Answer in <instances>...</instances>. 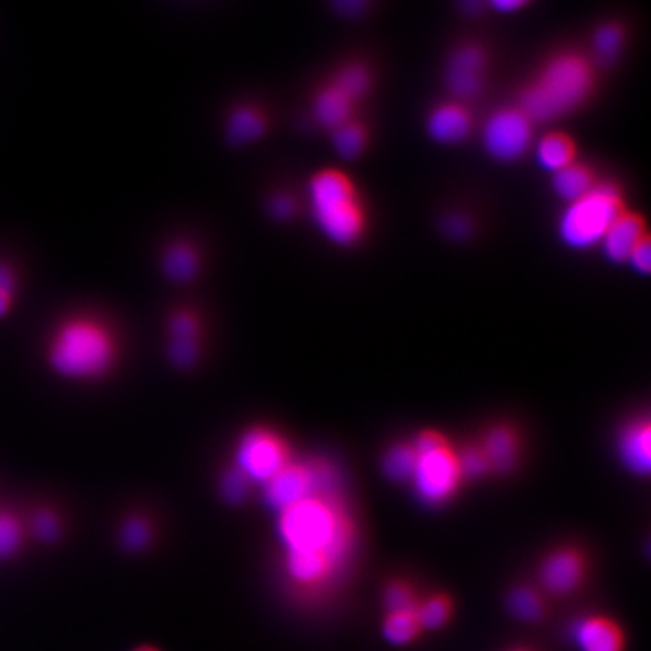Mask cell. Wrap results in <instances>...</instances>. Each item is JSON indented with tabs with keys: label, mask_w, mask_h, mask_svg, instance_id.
Returning <instances> with one entry per match:
<instances>
[{
	"label": "cell",
	"mask_w": 651,
	"mask_h": 651,
	"mask_svg": "<svg viewBox=\"0 0 651 651\" xmlns=\"http://www.w3.org/2000/svg\"><path fill=\"white\" fill-rule=\"evenodd\" d=\"M627 261L630 263L632 269L638 271L639 275H649L651 266V245L650 239L646 237L635 246L632 253H630Z\"/></svg>",
	"instance_id": "39"
},
{
	"label": "cell",
	"mask_w": 651,
	"mask_h": 651,
	"mask_svg": "<svg viewBox=\"0 0 651 651\" xmlns=\"http://www.w3.org/2000/svg\"><path fill=\"white\" fill-rule=\"evenodd\" d=\"M485 51L474 44L458 47L451 56L446 68V85L461 100L477 97L483 88L485 74Z\"/></svg>",
	"instance_id": "13"
},
{
	"label": "cell",
	"mask_w": 651,
	"mask_h": 651,
	"mask_svg": "<svg viewBox=\"0 0 651 651\" xmlns=\"http://www.w3.org/2000/svg\"><path fill=\"white\" fill-rule=\"evenodd\" d=\"M594 186H596L594 175L589 167L578 165L574 162L554 174L553 187L555 194L569 204L584 197Z\"/></svg>",
	"instance_id": "25"
},
{
	"label": "cell",
	"mask_w": 651,
	"mask_h": 651,
	"mask_svg": "<svg viewBox=\"0 0 651 651\" xmlns=\"http://www.w3.org/2000/svg\"><path fill=\"white\" fill-rule=\"evenodd\" d=\"M314 119L323 129L330 131L350 123L353 103L345 97L337 88L333 85L323 88L314 97Z\"/></svg>",
	"instance_id": "19"
},
{
	"label": "cell",
	"mask_w": 651,
	"mask_h": 651,
	"mask_svg": "<svg viewBox=\"0 0 651 651\" xmlns=\"http://www.w3.org/2000/svg\"><path fill=\"white\" fill-rule=\"evenodd\" d=\"M455 605L453 597L446 593H433L421 597L418 603L417 617L425 632H438L445 629L453 620Z\"/></svg>",
	"instance_id": "24"
},
{
	"label": "cell",
	"mask_w": 651,
	"mask_h": 651,
	"mask_svg": "<svg viewBox=\"0 0 651 651\" xmlns=\"http://www.w3.org/2000/svg\"><path fill=\"white\" fill-rule=\"evenodd\" d=\"M291 451L286 439L266 427L246 431L235 449L234 466L239 467L253 485L265 486L290 463Z\"/></svg>",
	"instance_id": "7"
},
{
	"label": "cell",
	"mask_w": 651,
	"mask_h": 651,
	"mask_svg": "<svg viewBox=\"0 0 651 651\" xmlns=\"http://www.w3.org/2000/svg\"><path fill=\"white\" fill-rule=\"evenodd\" d=\"M625 35L620 27L615 25H603L594 34V50L601 59H614L621 50Z\"/></svg>",
	"instance_id": "36"
},
{
	"label": "cell",
	"mask_w": 651,
	"mask_h": 651,
	"mask_svg": "<svg viewBox=\"0 0 651 651\" xmlns=\"http://www.w3.org/2000/svg\"><path fill=\"white\" fill-rule=\"evenodd\" d=\"M32 535L43 545H54L62 537V519L55 510L38 509L31 519L30 526Z\"/></svg>",
	"instance_id": "32"
},
{
	"label": "cell",
	"mask_w": 651,
	"mask_h": 651,
	"mask_svg": "<svg viewBox=\"0 0 651 651\" xmlns=\"http://www.w3.org/2000/svg\"><path fill=\"white\" fill-rule=\"evenodd\" d=\"M507 611L519 621L540 623L549 614L547 596L537 586L518 585L507 594Z\"/></svg>",
	"instance_id": "20"
},
{
	"label": "cell",
	"mask_w": 651,
	"mask_h": 651,
	"mask_svg": "<svg viewBox=\"0 0 651 651\" xmlns=\"http://www.w3.org/2000/svg\"><path fill=\"white\" fill-rule=\"evenodd\" d=\"M13 305L14 295L0 290V319L5 318L11 313Z\"/></svg>",
	"instance_id": "44"
},
{
	"label": "cell",
	"mask_w": 651,
	"mask_h": 651,
	"mask_svg": "<svg viewBox=\"0 0 651 651\" xmlns=\"http://www.w3.org/2000/svg\"><path fill=\"white\" fill-rule=\"evenodd\" d=\"M623 213L625 209L620 190L614 185H596L562 211L559 235L572 249H590L601 245L611 225Z\"/></svg>",
	"instance_id": "5"
},
{
	"label": "cell",
	"mask_w": 651,
	"mask_h": 651,
	"mask_svg": "<svg viewBox=\"0 0 651 651\" xmlns=\"http://www.w3.org/2000/svg\"><path fill=\"white\" fill-rule=\"evenodd\" d=\"M574 143L569 136L550 133L545 136L535 148V159L547 173H558L574 162Z\"/></svg>",
	"instance_id": "21"
},
{
	"label": "cell",
	"mask_w": 651,
	"mask_h": 651,
	"mask_svg": "<svg viewBox=\"0 0 651 651\" xmlns=\"http://www.w3.org/2000/svg\"><path fill=\"white\" fill-rule=\"evenodd\" d=\"M278 538L291 585L313 596L333 585L345 570L357 528L335 487L279 513Z\"/></svg>",
	"instance_id": "1"
},
{
	"label": "cell",
	"mask_w": 651,
	"mask_h": 651,
	"mask_svg": "<svg viewBox=\"0 0 651 651\" xmlns=\"http://www.w3.org/2000/svg\"><path fill=\"white\" fill-rule=\"evenodd\" d=\"M443 231L454 240H465L473 231V223L463 214H450L443 222Z\"/></svg>",
	"instance_id": "40"
},
{
	"label": "cell",
	"mask_w": 651,
	"mask_h": 651,
	"mask_svg": "<svg viewBox=\"0 0 651 651\" xmlns=\"http://www.w3.org/2000/svg\"><path fill=\"white\" fill-rule=\"evenodd\" d=\"M118 338L105 319L75 314L62 319L47 345V363L68 381H95L114 369Z\"/></svg>",
	"instance_id": "2"
},
{
	"label": "cell",
	"mask_w": 651,
	"mask_h": 651,
	"mask_svg": "<svg viewBox=\"0 0 651 651\" xmlns=\"http://www.w3.org/2000/svg\"><path fill=\"white\" fill-rule=\"evenodd\" d=\"M473 129V119L465 107L449 103L438 106L427 119V130L434 141L454 146L463 142Z\"/></svg>",
	"instance_id": "18"
},
{
	"label": "cell",
	"mask_w": 651,
	"mask_h": 651,
	"mask_svg": "<svg viewBox=\"0 0 651 651\" xmlns=\"http://www.w3.org/2000/svg\"><path fill=\"white\" fill-rule=\"evenodd\" d=\"M410 442H412L417 454L430 453V451L442 449V446L449 445V443H451L450 439L446 438L445 434L434 429L419 431L414 441Z\"/></svg>",
	"instance_id": "38"
},
{
	"label": "cell",
	"mask_w": 651,
	"mask_h": 651,
	"mask_svg": "<svg viewBox=\"0 0 651 651\" xmlns=\"http://www.w3.org/2000/svg\"><path fill=\"white\" fill-rule=\"evenodd\" d=\"M383 639L394 647H409L422 637L425 630L417 617V611L385 613L381 625Z\"/></svg>",
	"instance_id": "22"
},
{
	"label": "cell",
	"mask_w": 651,
	"mask_h": 651,
	"mask_svg": "<svg viewBox=\"0 0 651 651\" xmlns=\"http://www.w3.org/2000/svg\"><path fill=\"white\" fill-rule=\"evenodd\" d=\"M369 2H361V0H346V2H335L333 8L335 13L346 19H358L362 18L363 14L369 10Z\"/></svg>",
	"instance_id": "41"
},
{
	"label": "cell",
	"mask_w": 651,
	"mask_h": 651,
	"mask_svg": "<svg viewBox=\"0 0 651 651\" xmlns=\"http://www.w3.org/2000/svg\"><path fill=\"white\" fill-rule=\"evenodd\" d=\"M119 542L127 553H142L153 542V526L146 518H129L123 523Z\"/></svg>",
	"instance_id": "31"
},
{
	"label": "cell",
	"mask_w": 651,
	"mask_h": 651,
	"mask_svg": "<svg viewBox=\"0 0 651 651\" xmlns=\"http://www.w3.org/2000/svg\"><path fill=\"white\" fill-rule=\"evenodd\" d=\"M421 597L412 582L406 581V579H391L383 589V608H385V613L417 611Z\"/></svg>",
	"instance_id": "27"
},
{
	"label": "cell",
	"mask_w": 651,
	"mask_h": 651,
	"mask_svg": "<svg viewBox=\"0 0 651 651\" xmlns=\"http://www.w3.org/2000/svg\"><path fill=\"white\" fill-rule=\"evenodd\" d=\"M533 143V123L521 109H502L487 119L483 146L499 162H514Z\"/></svg>",
	"instance_id": "10"
},
{
	"label": "cell",
	"mask_w": 651,
	"mask_h": 651,
	"mask_svg": "<svg viewBox=\"0 0 651 651\" xmlns=\"http://www.w3.org/2000/svg\"><path fill=\"white\" fill-rule=\"evenodd\" d=\"M307 201L315 226L327 242L353 246L365 231V211L349 175L322 170L307 183Z\"/></svg>",
	"instance_id": "3"
},
{
	"label": "cell",
	"mask_w": 651,
	"mask_h": 651,
	"mask_svg": "<svg viewBox=\"0 0 651 651\" xmlns=\"http://www.w3.org/2000/svg\"><path fill=\"white\" fill-rule=\"evenodd\" d=\"M298 199L287 191H277L267 199V216L275 222H290L298 214Z\"/></svg>",
	"instance_id": "37"
},
{
	"label": "cell",
	"mask_w": 651,
	"mask_h": 651,
	"mask_svg": "<svg viewBox=\"0 0 651 651\" xmlns=\"http://www.w3.org/2000/svg\"><path fill=\"white\" fill-rule=\"evenodd\" d=\"M457 457L465 481L466 479H481L492 475L489 462H487L485 453L479 449L477 441L457 446Z\"/></svg>",
	"instance_id": "33"
},
{
	"label": "cell",
	"mask_w": 651,
	"mask_h": 651,
	"mask_svg": "<svg viewBox=\"0 0 651 651\" xmlns=\"http://www.w3.org/2000/svg\"><path fill=\"white\" fill-rule=\"evenodd\" d=\"M618 455L629 473L642 477L651 467L650 419L637 418L623 429L618 438Z\"/></svg>",
	"instance_id": "16"
},
{
	"label": "cell",
	"mask_w": 651,
	"mask_h": 651,
	"mask_svg": "<svg viewBox=\"0 0 651 651\" xmlns=\"http://www.w3.org/2000/svg\"><path fill=\"white\" fill-rule=\"evenodd\" d=\"M590 63L577 54L555 56L521 98V111L531 123L554 121L574 109L591 93Z\"/></svg>",
	"instance_id": "4"
},
{
	"label": "cell",
	"mask_w": 651,
	"mask_h": 651,
	"mask_svg": "<svg viewBox=\"0 0 651 651\" xmlns=\"http://www.w3.org/2000/svg\"><path fill=\"white\" fill-rule=\"evenodd\" d=\"M578 651H626L625 627L605 614H589L578 618L570 629Z\"/></svg>",
	"instance_id": "11"
},
{
	"label": "cell",
	"mask_w": 651,
	"mask_h": 651,
	"mask_svg": "<svg viewBox=\"0 0 651 651\" xmlns=\"http://www.w3.org/2000/svg\"><path fill=\"white\" fill-rule=\"evenodd\" d=\"M133 651H160V650L154 649V647L143 646V647H139V649H136Z\"/></svg>",
	"instance_id": "46"
},
{
	"label": "cell",
	"mask_w": 651,
	"mask_h": 651,
	"mask_svg": "<svg viewBox=\"0 0 651 651\" xmlns=\"http://www.w3.org/2000/svg\"><path fill=\"white\" fill-rule=\"evenodd\" d=\"M509 651H533V650H528V649H514V650H509Z\"/></svg>",
	"instance_id": "47"
},
{
	"label": "cell",
	"mask_w": 651,
	"mask_h": 651,
	"mask_svg": "<svg viewBox=\"0 0 651 651\" xmlns=\"http://www.w3.org/2000/svg\"><path fill=\"white\" fill-rule=\"evenodd\" d=\"M646 235L644 221L638 214L625 211L602 239L603 254L613 263H625Z\"/></svg>",
	"instance_id": "17"
},
{
	"label": "cell",
	"mask_w": 651,
	"mask_h": 651,
	"mask_svg": "<svg viewBox=\"0 0 651 651\" xmlns=\"http://www.w3.org/2000/svg\"><path fill=\"white\" fill-rule=\"evenodd\" d=\"M202 266L201 251L190 240H173L160 253V271L167 281L177 286H187L197 281Z\"/></svg>",
	"instance_id": "15"
},
{
	"label": "cell",
	"mask_w": 651,
	"mask_h": 651,
	"mask_svg": "<svg viewBox=\"0 0 651 651\" xmlns=\"http://www.w3.org/2000/svg\"><path fill=\"white\" fill-rule=\"evenodd\" d=\"M335 151L342 159L353 160L361 155L367 146L365 130L359 124L350 121L333 131Z\"/></svg>",
	"instance_id": "30"
},
{
	"label": "cell",
	"mask_w": 651,
	"mask_h": 651,
	"mask_svg": "<svg viewBox=\"0 0 651 651\" xmlns=\"http://www.w3.org/2000/svg\"><path fill=\"white\" fill-rule=\"evenodd\" d=\"M589 573V557L581 547H555L538 566V589L547 597H569L584 586Z\"/></svg>",
	"instance_id": "9"
},
{
	"label": "cell",
	"mask_w": 651,
	"mask_h": 651,
	"mask_svg": "<svg viewBox=\"0 0 651 651\" xmlns=\"http://www.w3.org/2000/svg\"><path fill=\"white\" fill-rule=\"evenodd\" d=\"M371 78L369 70L361 63H349L335 75L333 86L349 98L351 103L362 98L370 90Z\"/></svg>",
	"instance_id": "28"
},
{
	"label": "cell",
	"mask_w": 651,
	"mask_h": 651,
	"mask_svg": "<svg viewBox=\"0 0 651 651\" xmlns=\"http://www.w3.org/2000/svg\"><path fill=\"white\" fill-rule=\"evenodd\" d=\"M170 338H198L201 337V319L190 310H178L167 319Z\"/></svg>",
	"instance_id": "35"
},
{
	"label": "cell",
	"mask_w": 651,
	"mask_h": 651,
	"mask_svg": "<svg viewBox=\"0 0 651 651\" xmlns=\"http://www.w3.org/2000/svg\"><path fill=\"white\" fill-rule=\"evenodd\" d=\"M254 485L239 467L230 466L219 478V493L228 505L245 504L253 493Z\"/></svg>",
	"instance_id": "29"
},
{
	"label": "cell",
	"mask_w": 651,
	"mask_h": 651,
	"mask_svg": "<svg viewBox=\"0 0 651 651\" xmlns=\"http://www.w3.org/2000/svg\"><path fill=\"white\" fill-rule=\"evenodd\" d=\"M461 8H462L463 14L477 15V14H481L483 8H485V7H483L481 2H477V0H473V2L462 3Z\"/></svg>",
	"instance_id": "45"
},
{
	"label": "cell",
	"mask_w": 651,
	"mask_h": 651,
	"mask_svg": "<svg viewBox=\"0 0 651 651\" xmlns=\"http://www.w3.org/2000/svg\"><path fill=\"white\" fill-rule=\"evenodd\" d=\"M418 454L412 442H395L382 455V473L387 481L405 485L412 479Z\"/></svg>",
	"instance_id": "23"
},
{
	"label": "cell",
	"mask_w": 651,
	"mask_h": 651,
	"mask_svg": "<svg viewBox=\"0 0 651 651\" xmlns=\"http://www.w3.org/2000/svg\"><path fill=\"white\" fill-rule=\"evenodd\" d=\"M25 540V522L13 510L0 509V562L18 557Z\"/></svg>",
	"instance_id": "26"
},
{
	"label": "cell",
	"mask_w": 651,
	"mask_h": 651,
	"mask_svg": "<svg viewBox=\"0 0 651 651\" xmlns=\"http://www.w3.org/2000/svg\"><path fill=\"white\" fill-rule=\"evenodd\" d=\"M0 290L13 295L18 291V275L14 267L5 261H0Z\"/></svg>",
	"instance_id": "42"
},
{
	"label": "cell",
	"mask_w": 651,
	"mask_h": 651,
	"mask_svg": "<svg viewBox=\"0 0 651 651\" xmlns=\"http://www.w3.org/2000/svg\"><path fill=\"white\" fill-rule=\"evenodd\" d=\"M270 131V118L265 109L253 103H242L228 114L223 135L228 146L243 148L265 139Z\"/></svg>",
	"instance_id": "14"
},
{
	"label": "cell",
	"mask_w": 651,
	"mask_h": 651,
	"mask_svg": "<svg viewBox=\"0 0 651 651\" xmlns=\"http://www.w3.org/2000/svg\"><path fill=\"white\" fill-rule=\"evenodd\" d=\"M167 354H170L171 362L178 369H191L201 354V345H199L198 338H170Z\"/></svg>",
	"instance_id": "34"
},
{
	"label": "cell",
	"mask_w": 651,
	"mask_h": 651,
	"mask_svg": "<svg viewBox=\"0 0 651 651\" xmlns=\"http://www.w3.org/2000/svg\"><path fill=\"white\" fill-rule=\"evenodd\" d=\"M479 449L489 462L492 475H507L518 469L523 453L521 431L510 422H495L478 439Z\"/></svg>",
	"instance_id": "12"
},
{
	"label": "cell",
	"mask_w": 651,
	"mask_h": 651,
	"mask_svg": "<svg viewBox=\"0 0 651 651\" xmlns=\"http://www.w3.org/2000/svg\"><path fill=\"white\" fill-rule=\"evenodd\" d=\"M463 483L465 478L458 463L457 449L451 443L430 453L418 454L410 485L425 504H446L458 492Z\"/></svg>",
	"instance_id": "8"
},
{
	"label": "cell",
	"mask_w": 651,
	"mask_h": 651,
	"mask_svg": "<svg viewBox=\"0 0 651 651\" xmlns=\"http://www.w3.org/2000/svg\"><path fill=\"white\" fill-rule=\"evenodd\" d=\"M335 470L323 461L291 462L263 486L265 502L279 514L315 493L335 489Z\"/></svg>",
	"instance_id": "6"
},
{
	"label": "cell",
	"mask_w": 651,
	"mask_h": 651,
	"mask_svg": "<svg viewBox=\"0 0 651 651\" xmlns=\"http://www.w3.org/2000/svg\"><path fill=\"white\" fill-rule=\"evenodd\" d=\"M526 5V2L522 0H497V2H490V7L493 8L497 13L501 14H513L518 10H522Z\"/></svg>",
	"instance_id": "43"
}]
</instances>
